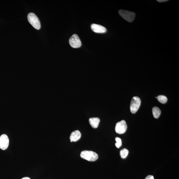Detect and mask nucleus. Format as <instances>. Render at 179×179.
I'll list each match as a JSON object with an SVG mask.
<instances>
[{"label": "nucleus", "mask_w": 179, "mask_h": 179, "mask_svg": "<svg viewBox=\"0 0 179 179\" xmlns=\"http://www.w3.org/2000/svg\"><path fill=\"white\" fill-rule=\"evenodd\" d=\"M81 157L89 161H96L98 158V155L94 152L90 151H84L80 154Z\"/></svg>", "instance_id": "nucleus-1"}, {"label": "nucleus", "mask_w": 179, "mask_h": 179, "mask_svg": "<svg viewBox=\"0 0 179 179\" xmlns=\"http://www.w3.org/2000/svg\"><path fill=\"white\" fill-rule=\"evenodd\" d=\"M28 20L32 26L37 30H40L41 27L40 22L37 16L34 13H29L28 15Z\"/></svg>", "instance_id": "nucleus-2"}, {"label": "nucleus", "mask_w": 179, "mask_h": 179, "mask_svg": "<svg viewBox=\"0 0 179 179\" xmlns=\"http://www.w3.org/2000/svg\"><path fill=\"white\" fill-rule=\"evenodd\" d=\"M141 100L138 97H134L132 98L131 102L130 110L131 113H135L140 107Z\"/></svg>", "instance_id": "nucleus-3"}, {"label": "nucleus", "mask_w": 179, "mask_h": 179, "mask_svg": "<svg viewBox=\"0 0 179 179\" xmlns=\"http://www.w3.org/2000/svg\"><path fill=\"white\" fill-rule=\"evenodd\" d=\"M119 13L120 16L128 22H132L135 19V15L133 12L127 10H120Z\"/></svg>", "instance_id": "nucleus-4"}, {"label": "nucleus", "mask_w": 179, "mask_h": 179, "mask_svg": "<svg viewBox=\"0 0 179 179\" xmlns=\"http://www.w3.org/2000/svg\"><path fill=\"white\" fill-rule=\"evenodd\" d=\"M69 43L70 46L74 48H79L81 46L82 43L78 36L74 34L70 38Z\"/></svg>", "instance_id": "nucleus-5"}, {"label": "nucleus", "mask_w": 179, "mask_h": 179, "mask_svg": "<svg viewBox=\"0 0 179 179\" xmlns=\"http://www.w3.org/2000/svg\"><path fill=\"white\" fill-rule=\"evenodd\" d=\"M127 126L126 122L124 120H122V121L117 123L115 130L117 133L122 134L125 132L127 130Z\"/></svg>", "instance_id": "nucleus-6"}, {"label": "nucleus", "mask_w": 179, "mask_h": 179, "mask_svg": "<svg viewBox=\"0 0 179 179\" xmlns=\"http://www.w3.org/2000/svg\"><path fill=\"white\" fill-rule=\"evenodd\" d=\"M9 144V140L6 134H2L0 136V148L2 150H6Z\"/></svg>", "instance_id": "nucleus-7"}, {"label": "nucleus", "mask_w": 179, "mask_h": 179, "mask_svg": "<svg viewBox=\"0 0 179 179\" xmlns=\"http://www.w3.org/2000/svg\"><path fill=\"white\" fill-rule=\"evenodd\" d=\"M91 29L93 32L98 33H104L107 32V29L100 25L92 24L91 26Z\"/></svg>", "instance_id": "nucleus-8"}, {"label": "nucleus", "mask_w": 179, "mask_h": 179, "mask_svg": "<svg viewBox=\"0 0 179 179\" xmlns=\"http://www.w3.org/2000/svg\"><path fill=\"white\" fill-rule=\"evenodd\" d=\"M81 134L79 130H76L73 132L71 134L70 139L71 142H76L80 139Z\"/></svg>", "instance_id": "nucleus-9"}, {"label": "nucleus", "mask_w": 179, "mask_h": 179, "mask_svg": "<svg viewBox=\"0 0 179 179\" xmlns=\"http://www.w3.org/2000/svg\"><path fill=\"white\" fill-rule=\"evenodd\" d=\"M100 122V120L98 117H93L89 119L90 124L94 128H96L98 127Z\"/></svg>", "instance_id": "nucleus-10"}, {"label": "nucleus", "mask_w": 179, "mask_h": 179, "mask_svg": "<svg viewBox=\"0 0 179 179\" xmlns=\"http://www.w3.org/2000/svg\"><path fill=\"white\" fill-rule=\"evenodd\" d=\"M152 113L154 117L156 119H158L161 115V111L159 108L154 107L152 109Z\"/></svg>", "instance_id": "nucleus-11"}, {"label": "nucleus", "mask_w": 179, "mask_h": 179, "mask_svg": "<svg viewBox=\"0 0 179 179\" xmlns=\"http://www.w3.org/2000/svg\"><path fill=\"white\" fill-rule=\"evenodd\" d=\"M158 101L163 104L166 103L167 101V97L164 95H159L156 97Z\"/></svg>", "instance_id": "nucleus-12"}, {"label": "nucleus", "mask_w": 179, "mask_h": 179, "mask_svg": "<svg viewBox=\"0 0 179 179\" xmlns=\"http://www.w3.org/2000/svg\"><path fill=\"white\" fill-rule=\"evenodd\" d=\"M128 153V151L125 148H124L121 151L120 154L122 158L125 159L127 157Z\"/></svg>", "instance_id": "nucleus-13"}, {"label": "nucleus", "mask_w": 179, "mask_h": 179, "mask_svg": "<svg viewBox=\"0 0 179 179\" xmlns=\"http://www.w3.org/2000/svg\"><path fill=\"white\" fill-rule=\"evenodd\" d=\"M116 143L115 144L116 147L117 148H119L122 146V141L121 138H116Z\"/></svg>", "instance_id": "nucleus-14"}, {"label": "nucleus", "mask_w": 179, "mask_h": 179, "mask_svg": "<svg viewBox=\"0 0 179 179\" xmlns=\"http://www.w3.org/2000/svg\"><path fill=\"white\" fill-rule=\"evenodd\" d=\"M145 179H154V177L152 175H149L147 176Z\"/></svg>", "instance_id": "nucleus-15"}, {"label": "nucleus", "mask_w": 179, "mask_h": 179, "mask_svg": "<svg viewBox=\"0 0 179 179\" xmlns=\"http://www.w3.org/2000/svg\"><path fill=\"white\" fill-rule=\"evenodd\" d=\"M157 1L159 2H163L168 1L167 0H157Z\"/></svg>", "instance_id": "nucleus-16"}, {"label": "nucleus", "mask_w": 179, "mask_h": 179, "mask_svg": "<svg viewBox=\"0 0 179 179\" xmlns=\"http://www.w3.org/2000/svg\"><path fill=\"white\" fill-rule=\"evenodd\" d=\"M21 179H30V178L28 177H24Z\"/></svg>", "instance_id": "nucleus-17"}]
</instances>
